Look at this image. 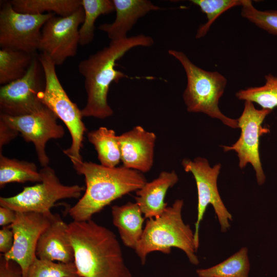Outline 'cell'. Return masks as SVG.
<instances>
[{"instance_id": "1", "label": "cell", "mask_w": 277, "mask_h": 277, "mask_svg": "<svg viewBox=\"0 0 277 277\" xmlns=\"http://www.w3.org/2000/svg\"><path fill=\"white\" fill-rule=\"evenodd\" d=\"M79 277H132L115 234L92 219L68 224Z\"/></svg>"}, {"instance_id": "2", "label": "cell", "mask_w": 277, "mask_h": 277, "mask_svg": "<svg viewBox=\"0 0 277 277\" xmlns=\"http://www.w3.org/2000/svg\"><path fill=\"white\" fill-rule=\"evenodd\" d=\"M153 44V39L144 34L113 40L108 46L80 62L78 69L84 78L87 96L86 104L81 110L83 117L105 119L113 114L107 100L110 86L112 82L129 78L115 68L116 62L134 47H149Z\"/></svg>"}, {"instance_id": "3", "label": "cell", "mask_w": 277, "mask_h": 277, "mask_svg": "<svg viewBox=\"0 0 277 277\" xmlns=\"http://www.w3.org/2000/svg\"><path fill=\"white\" fill-rule=\"evenodd\" d=\"M84 175L86 188L78 201L68 210L74 221H85L114 200L141 188L147 182L143 173L123 166L109 168L90 162L72 161Z\"/></svg>"}, {"instance_id": "4", "label": "cell", "mask_w": 277, "mask_h": 277, "mask_svg": "<svg viewBox=\"0 0 277 277\" xmlns=\"http://www.w3.org/2000/svg\"><path fill=\"white\" fill-rule=\"evenodd\" d=\"M183 206V200H176L160 216L147 219L134 250L142 265L149 253L160 251L168 254L173 247L184 251L191 264H199L194 232L182 218Z\"/></svg>"}, {"instance_id": "5", "label": "cell", "mask_w": 277, "mask_h": 277, "mask_svg": "<svg viewBox=\"0 0 277 277\" xmlns=\"http://www.w3.org/2000/svg\"><path fill=\"white\" fill-rule=\"evenodd\" d=\"M168 53L181 63L186 74L183 98L187 110L206 114L228 127L238 128L237 120L226 116L219 107L227 85L226 77L217 71H206L197 66L181 51L170 49Z\"/></svg>"}, {"instance_id": "6", "label": "cell", "mask_w": 277, "mask_h": 277, "mask_svg": "<svg viewBox=\"0 0 277 277\" xmlns=\"http://www.w3.org/2000/svg\"><path fill=\"white\" fill-rule=\"evenodd\" d=\"M38 58L43 68L45 85L39 94L42 103L65 124L71 137L70 146L63 150L72 161H82L81 150L87 128L77 105L69 97L56 74L55 65L46 53L41 52Z\"/></svg>"}, {"instance_id": "7", "label": "cell", "mask_w": 277, "mask_h": 277, "mask_svg": "<svg viewBox=\"0 0 277 277\" xmlns=\"http://www.w3.org/2000/svg\"><path fill=\"white\" fill-rule=\"evenodd\" d=\"M42 181L35 185L24 187L18 194L0 197L1 206L15 212H33L50 214L55 203L64 199H79L85 188L78 185L62 184L53 169L47 166L39 170Z\"/></svg>"}, {"instance_id": "8", "label": "cell", "mask_w": 277, "mask_h": 277, "mask_svg": "<svg viewBox=\"0 0 277 277\" xmlns=\"http://www.w3.org/2000/svg\"><path fill=\"white\" fill-rule=\"evenodd\" d=\"M182 165L186 172L192 174L197 187V213L194 236L197 249L200 243V224L208 205L212 206L223 232H226L230 228L232 216L224 204L218 190L217 181L221 168V164L211 167L206 159L197 157L193 160L184 159Z\"/></svg>"}, {"instance_id": "9", "label": "cell", "mask_w": 277, "mask_h": 277, "mask_svg": "<svg viewBox=\"0 0 277 277\" xmlns=\"http://www.w3.org/2000/svg\"><path fill=\"white\" fill-rule=\"evenodd\" d=\"M45 85L43 68L35 54L24 76L1 87V113L20 116L41 111L46 107L39 98Z\"/></svg>"}, {"instance_id": "10", "label": "cell", "mask_w": 277, "mask_h": 277, "mask_svg": "<svg viewBox=\"0 0 277 277\" xmlns=\"http://www.w3.org/2000/svg\"><path fill=\"white\" fill-rule=\"evenodd\" d=\"M54 13L33 14L16 11L10 2H5L0 10V46L36 53L42 29Z\"/></svg>"}, {"instance_id": "11", "label": "cell", "mask_w": 277, "mask_h": 277, "mask_svg": "<svg viewBox=\"0 0 277 277\" xmlns=\"http://www.w3.org/2000/svg\"><path fill=\"white\" fill-rule=\"evenodd\" d=\"M271 111L258 109L252 102L245 101L243 111L237 119L238 128L241 131L239 138L231 146H222L224 151H234L237 153L241 169L248 164L252 166L259 185H263L266 179L260 157V138L269 132V129L263 127L262 124Z\"/></svg>"}, {"instance_id": "12", "label": "cell", "mask_w": 277, "mask_h": 277, "mask_svg": "<svg viewBox=\"0 0 277 277\" xmlns=\"http://www.w3.org/2000/svg\"><path fill=\"white\" fill-rule=\"evenodd\" d=\"M84 10L80 7L67 16L50 17L42 29L38 50L46 53L55 66L74 56L79 44V26L84 19Z\"/></svg>"}, {"instance_id": "13", "label": "cell", "mask_w": 277, "mask_h": 277, "mask_svg": "<svg viewBox=\"0 0 277 277\" xmlns=\"http://www.w3.org/2000/svg\"><path fill=\"white\" fill-rule=\"evenodd\" d=\"M57 116L46 106L41 111L27 115L10 116L0 113V120L20 133L27 142L33 144L41 165L47 166L49 158L45 150L47 142L59 139L65 130L57 122Z\"/></svg>"}, {"instance_id": "14", "label": "cell", "mask_w": 277, "mask_h": 277, "mask_svg": "<svg viewBox=\"0 0 277 277\" xmlns=\"http://www.w3.org/2000/svg\"><path fill=\"white\" fill-rule=\"evenodd\" d=\"M55 214H44L33 212H16V217L10 225L14 234L11 250L3 254L7 260L16 263L26 277L29 267L36 257L39 238L50 225Z\"/></svg>"}, {"instance_id": "15", "label": "cell", "mask_w": 277, "mask_h": 277, "mask_svg": "<svg viewBox=\"0 0 277 277\" xmlns=\"http://www.w3.org/2000/svg\"><path fill=\"white\" fill-rule=\"evenodd\" d=\"M118 139L122 166L142 173L151 169L156 140L154 133L138 125L118 135Z\"/></svg>"}, {"instance_id": "16", "label": "cell", "mask_w": 277, "mask_h": 277, "mask_svg": "<svg viewBox=\"0 0 277 277\" xmlns=\"http://www.w3.org/2000/svg\"><path fill=\"white\" fill-rule=\"evenodd\" d=\"M67 227L68 224L55 214L38 241L36 249L38 258L65 263L74 262V250L67 234Z\"/></svg>"}, {"instance_id": "17", "label": "cell", "mask_w": 277, "mask_h": 277, "mask_svg": "<svg viewBox=\"0 0 277 277\" xmlns=\"http://www.w3.org/2000/svg\"><path fill=\"white\" fill-rule=\"evenodd\" d=\"M116 12L114 22L103 24L98 29L106 32L113 40L127 38V33L138 19L152 11L162 10L159 6L148 0H112Z\"/></svg>"}, {"instance_id": "18", "label": "cell", "mask_w": 277, "mask_h": 277, "mask_svg": "<svg viewBox=\"0 0 277 277\" xmlns=\"http://www.w3.org/2000/svg\"><path fill=\"white\" fill-rule=\"evenodd\" d=\"M179 181L174 171H163L150 182H146L136 191L135 203L140 208L145 218L160 216L167 207L165 197L168 189Z\"/></svg>"}, {"instance_id": "19", "label": "cell", "mask_w": 277, "mask_h": 277, "mask_svg": "<svg viewBox=\"0 0 277 277\" xmlns=\"http://www.w3.org/2000/svg\"><path fill=\"white\" fill-rule=\"evenodd\" d=\"M111 214L124 245L135 250L144 231L145 217L140 208L135 202H129L121 206H112Z\"/></svg>"}, {"instance_id": "20", "label": "cell", "mask_w": 277, "mask_h": 277, "mask_svg": "<svg viewBox=\"0 0 277 277\" xmlns=\"http://www.w3.org/2000/svg\"><path fill=\"white\" fill-rule=\"evenodd\" d=\"M89 142L97 154L101 165L109 167H117L121 161L118 135L113 129L100 127L87 133Z\"/></svg>"}, {"instance_id": "21", "label": "cell", "mask_w": 277, "mask_h": 277, "mask_svg": "<svg viewBox=\"0 0 277 277\" xmlns=\"http://www.w3.org/2000/svg\"><path fill=\"white\" fill-rule=\"evenodd\" d=\"M42 174L33 162L10 159L0 153V188L17 182H40Z\"/></svg>"}, {"instance_id": "22", "label": "cell", "mask_w": 277, "mask_h": 277, "mask_svg": "<svg viewBox=\"0 0 277 277\" xmlns=\"http://www.w3.org/2000/svg\"><path fill=\"white\" fill-rule=\"evenodd\" d=\"M35 54L2 48L0 50V84H7L22 77L29 69Z\"/></svg>"}, {"instance_id": "23", "label": "cell", "mask_w": 277, "mask_h": 277, "mask_svg": "<svg viewBox=\"0 0 277 277\" xmlns=\"http://www.w3.org/2000/svg\"><path fill=\"white\" fill-rule=\"evenodd\" d=\"M18 12L33 14L52 13L67 16L82 6L81 0H13L10 1Z\"/></svg>"}, {"instance_id": "24", "label": "cell", "mask_w": 277, "mask_h": 277, "mask_svg": "<svg viewBox=\"0 0 277 277\" xmlns=\"http://www.w3.org/2000/svg\"><path fill=\"white\" fill-rule=\"evenodd\" d=\"M250 268L248 249L243 247L215 266L197 269L196 273L199 277H248Z\"/></svg>"}, {"instance_id": "25", "label": "cell", "mask_w": 277, "mask_h": 277, "mask_svg": "<svg viewBox=\"0 0 277 277\" xmlns=\"http://www.w3.org/2000/svg\"><path fill=\"white\" fill-rule=\"evenodd\" d=\"M84 10V19L79 29V44H90L94 36L95 22L101 15L108 14L115 11L113 1L81 0Z\"/></svg>"}, {"instance_id": "26", "label": "cell", "mask_w": 277, "mask_h": 277, "mask_svg": "<svg viewBox=\"0 0 277 277\" xmlns=\"http://www.w3.org/2000/svg\"><path fill=\"white\" fill-rule=\"evenodd\" d=\"M264 85L241 89L235 93L240 100L249 101L263 109L272 110L277 107V76L271 74L265 75Z\"/></svg>"}, {"instance_id": "27", "label": "cell", "mask_w": 277, "mask_h": 277, "mask_svg": "<svg viewBox=\"0 0 277 277\" xmlns=\"http://www.w3.org/2000/svg\"><path fill=\"white\" fill-rule=\"evenodd\" d=\"M206 15L207 21L201 25L196 32L197 39L204 37L214 22L224 12L231 8L241 6L242 0H191Z\"/></svg>"}, {"instance_id": "28", "label": "cell", "mask_w": 277, "mask_h": 277, "mask_svg": "<svg viewBox=\"0 0 277 277\" xmlns=\"http://www.w3.org/2000/svg\"><path fill=\"white\" fill-rule=\"evenodd\" d=\"M26 277H79L74 262L65 263L37 256L30 265Z\"/></svg>"}, {"instance_id": "29", "label": "cell", "mask_w": 277, "mask_h": 277, "mask_svg": "<svg viewBox=\"0 0 277 277\" xmlns=\"http://www.w3.org/2000/svg\"><path fill=\"white\" fill-rule=\"evenodd\" d=\"M241 16L268 33L277 35V10H260L251 0H242Z\"/></svg>"}, {"instance_id": "30", "label": "cell", "mask_w": 277, "mask_h": 277, "mask_svg": "<svg viewBox=\"0 0 277 277\" xmlns=\"http://www.w3.org/2000/svg\"><path fill=\"white\" fill-rule=\"evenodd\" d=\"M0 277H24L20 266L15 262L0 255Z\"/></svg>"}, {"instance_id": "31", "label": "cell", "mask_w": 277, "mask_h": 277, "mask_svg": "<svg viewBox=\"0 0 277 277\" xmlns=\"http://www.w3.org/2000/svg\"><path fill=\"white\" fill-rule=\"evenodd\" d=\"M14 234L11 226H3L0 230V251L3 254L9 252L13 245Z\"/></svg>"}, {"instance_id": "32", "label": "cell", "mask_w": 277, "mask_h": 277, "mask_svg": "<svg viewBox=\"0 0 277 277\" xmlns=\"http://www.w3.org/2000/svg\"><path fill=\"white\" fill-rule=\"evenodd\" d=\"M19 133L0 120V153L6 144L15 138Z\"/></svg>"}, {"instance_id": "33", "label": "cell", "mask_w": 277, "mask_h": 277, "mask_svg": "<svg viewBox=\"0 0 277 277\" xmlns=\"http://www.w3.org/2000/svg\"><path fill=\"white\" fill-rule=\"evenodd\" d=\"M16 212L10 208L0 207V225L2 227L11 225L15 221Z\"/></svg>"}]
</instances>
